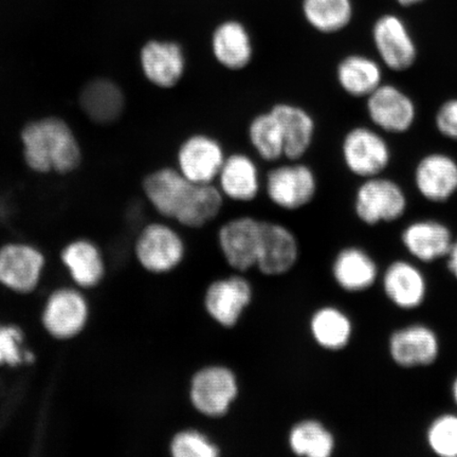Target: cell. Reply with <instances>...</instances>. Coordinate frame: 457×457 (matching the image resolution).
I'll list each match as a JSON object with an SVG mask.
<instances>
[{
	"label": "cell",
	"instance_id": "1",
	"mask_svg": "<svg viewBox=\"0 0 457 457\" xmlns=\"http://www.w3.org/2000/svg\"><path fill=\"white\" fill-rule=\"evenodd\" d=\"M21 139L26 164L37 173L68 174L81 163L77 137L62 119L49 117L28 123Z\"/></svg>",
	"mask_w": 457,
	"mask_h": 457
},
{
	"label": "cell",
	"instance_id": "2",
	"mask_svg": "<svg viewBox=\"0 0 457 457\" xmlns=\"http://www.w3.org/2000/svg\"><path fill=\"white\" fill-rule=\"evenodd\" d=\"M142 190L162 219L185 228L190 224L198 207L200 186L192 184L175 167L152 170L143 179Z\"/></svg>",
	"mask_w": 457,
	"mask_h": 457
},
{
	"label": "cell",
	"instance_id": "3",
	"mask_svg": "<svg viewBox=\"0 0 457 457\" xmlns=\"http://www.w3.org/2000/svg\"><path fill=\"white\" fill-rule=\"evenodd\" d=\"M318 179L302 160L273 165L262 179V192L278 209L298 211L310 204L318 193Z\"/></svg>",
	"mask_w": 457,
	"mask_h": 457
},
{
	"label": "cell",
	"instance_id": "4",
	"mask_svg": "<svg viewBox=\"0 0 457 457\" xmlns=\"http://www.w3.org/2000/svg\"><path fill=\"white\" fill-rule=\"evenodd\" d=\"M238 392V381L231 369L209 365L193 375L188 396L198 413L220 419L228 412Z\"/></svg>",
	"mask_w": 457,
	"mask_h": 457
},
{
	"label": "cell",
	"instance_id": "5",
	"mask_svg": "<svg viewBox=\"0 0 457 457\" xmlns=\"http://www.w3.org/2000/svg\"><path fill=\"white\" fill-rule=\"evenodd\" d=\"M227 154L221 142L212 135L194 133L177 148L174 167L195 185L215 184Z\"/></svg>",
	"mask_w": 457,
	"mask_h": 457
},
{
	"label": "cell",
	"instance_id": "6",
	"mask_svg": "<svg viewBox=\"0 0 457 457\" xmlns=\"http://www.w3.org/2000/svg\"><path fill=\"white\" fill-rule=\"evenodd\" d=\"M136 255L147 271L167 273L184 261L186 244L180 233L168 222H152L142 228L137 238Z\"/></svg>",
	"mask_w": 457,
	"mask_h": 457
},
{
	"label": "cell",
	"instance_id": "7",
	"mask_svg": "<svg viewBox=\"0 0 457 457\" xmlns=\"http://www.w3.org/2000/svg\"><path fill=\"white\" fill-rule=\"evenodd\" d=\"M353 205L360 220L375 226L400 219L408 208V199L395 181L376 176L360 185Z\"/></svg>",
	"mask_w": 457,
	"mask_h": 457
},
{
	"label": "cell",
	"instance_id": "8",
	"mask_svg": "<svg viewBox=\"0 0 457 457\" xmlns=\"http://www.w3.org/2000/svg\"><path fill=\"white\" fill-rule=\"evenodd\" d=\"M343 162L352 174L368 179L380 176L391 162V148L376 130L357 127L342 140Z\"/></svg>",
	"mask_w": 457,
	"mask_h": 457
},
{
	"label": "cell",
	"instance_id": "9",
	"mask_svg": "<svg viewBox=\"0 0 457 457\" xmlns=\"http://www.w3.org/2000/svg\"><path fill=\"white\" fill-rule=\"evenodd\" d=\"M139 65L148 83L159 89L170 90L185 79L187 57L179 43L152 39L140 49Z\"/></svg>",
	"mask_w": 457,
	"mask_h": 457
},
{
	"label": "cell",
	"instance_id": "10",
	"mask_svg": "<svg viewBox=\"0 0 457 457\" xmlns=\"http://www.w3.org/2000/svg\"><path fill=\"white\" fill-rule=\"evenodd\" d=\"M261 228L262 220L249 215L236 217L220 228V248L233 270L245 272L256 267Z\"/></svg>",
	"mask_w": 457,
	"mask_h": 457
},
{
	"label": "cell",
	"instance_id": "11",
	"mask_svg": "<svg viewBox=\"0 0 457 457\" xmlns=\"http://www.w3.org/2000/svg\"><path fill=\"white\" fill-rule=\"evenodd\" d=\"M371 123L391 134H403L416 121V105L409 95L391 84H381L367 98Z\"/></svg>",
	"mask_w": 457,
	"mask_h": 457
},
{
	"label": "cell",
	"instance_id": "12",
	"mask_svg": "<svg viewBox=\"0 0 457 457\" xmlns=\"http://www.w3.org/2000/svg\"><path fill=\"white\" fill-rule=\"evenodd\" d=\"M295 233L279 222L262 220L261 243L256 268L268 277H278L293 270L299 259Z\"/></svg>",
	"mask_w": 457,
	"mask_h": 457
},
{
	"label": "cell",
	"instance_id": "13",
	"mask_svg": "<svg viewBox=\"0 0 457 457\" xmlns=\"http://www.w3.org/2000/svg\"><path fill=\"white\" fill-rule=\"evenodd\" d=\"M253 296V287L243 277L217 279L205 291V312L217 324L231 328L241 320Z\"/></svg>",
	"mask_w": 457,
	"mask_h": 457
},
{
	"label": "cell",
	"instance_id": "14",
	"mask_svg": "<svg viewBox=\"0 0 457 457\" xmlns=\"http://www.w3.org/2000/svg\"><path fill=\"white\" fill-rule=\"evenodd\" d=\"M441 343L432 328L422 324L397 329L388 340V352L394 362L404 369L427 367L436 361Z\"/></svg>",
	"mask_w": 457,
	"mask_h": 457
},
{
	"label": "cell",
	"instance_id": "15",
	"mask_svg": "<svg viewBox=\"0 0 457 457\" xmlns=\"http://www.w3.org/2000/svg\"><path fill=\"white\" fill-rule=\"evenodd\" d=\"M262 179L255 159L248 154L236 152L227 155L215 185L225 199L245 204L260 196Z\"/></svg>",
	"mask_w": 457,
	"mask_h": 457
},
{
	"label": "cell",
	"instance_id": "16",
	"mask_svg": "<svg viewBox=\"0 0 457 457\" xmlns=\"http://www.w3.org/2000/svg\"><path fill=\"white\" fill-rule=\"evenodd\" d=\"M373 38L377 53L388 70L405 71L415 64L416 45L397 16H382L374 26Z\"/></svg>",
	"mask_w": 457,
	"mask_h": 457
},
{
	"label": "cell",
	"instance_id": "17",
	"mask_svg": "<svg viewBox=\"0 0 457 457\" xmlns=\"http://www.w3.org/2000/svg\"><path fill=\"white\" fill-rule=\"evenodd\" d=\"M414 182L431 203H445L457 193V162L444 153L428 154L417 163Z\"/></svg>",
	"mask_w": 457,
	"mask_h": 457
},
{
	"label": "cell",
	"instance_id": "18",
	"mask_svg": "<svg viewBox=\"0 0 457 457\" xmlns=\"http://www.w3.org/2000/svg\"><path fill=\"white\" fill-rule=\"evenodd\" d=\"M270 111L281 125L285 159L303 160L313 145L316 120L306 108L289 102H278Z\"/></svg>",
	"mask_w": 457,
	"mask_h": 457
},
{
	"label": "cell",
	"instance_id": "19",
	"mask_svg": "<svg viewBox=\"0 0 457 457\" xmlns=\"http://www.w3.org/2000/svg\"><path fill=\"white\" fill-rule=\"evenodd\" d=\"M211 53L220 67L242 71L253 61L254 47L250 33L241 22L228 21L217 27L211 38Z\"/></svg>",
	"mask_w": 457,
	"mask_h": 457
},
{
	"label": "cell",
	"instance_id": "20",
	"mask_svg": "<svg viewBox=\"0 0 457 457\" xmlns=\"http://www.w3.org/2000/svg\"><path fill=\"white\" fill-rule=\"evenodd\" d=\"M43 265V255L30 245H5L0 250V282L11 289L28 293L36 287Z\"/></svg>",
	"mask_w": 457,
	"mask_h": 457
},
{
	"label": "cell",
	"instance_id": "21",
	"mask_svg": "<svg viewBox=\"0 0 457 457\" xmlns=\"http://www.w3.org/2000/svg\"><path fill=\"white\" fill-rule=\"evenodd\" d=\"M386 298L403 311L415 310L425 302L427 281L419 267L407 261H395L382 277Z\"/></svg>",
	"mask_w": 457,
	"mask_h": 457
},
{
	"label": "cell",
	"instance_id": "22",
	"mask_svg": "<svg viewBox=\"0 0 457 457\" xmlns=\"http://www.w3.org/2000/svg\"><path fill=\"white\" fill-rule=\"evenodd\" d=\"M402 241L414 259L424 262L447 256L453 244L450 228L443 222L433 220H417L405 227Z\"/></svg>",
	"mask_w": 457,
	"mask_h": 457
},
{
	"label": "cell",
	"instance_id": "23",
	"mask_svg": "<svg viewBox=\"0 0 457 457\" xmlns=\"http://www.w3.org/2000/svg\"><path fill=\"white\" fill-rule=\"evenodd\" d=\"M87 306L81 295L72 290H60L51 295L44 312V324L51 335L66 339L84 328Z\"/></svg>",
	"mask_w": 457,
	"mask_h": 457
},
{
	"label": "cell",
	"instance_id": "24",
	"mask_svg": "<svg viewBox=\"0 0 457 457\" xmlns=\"http://www.w3.org/2000/svg\"><path fill=\"white\" fill-rule=\"evenodd\" d=\"M378 273L373 257L357 247L341 250L334 261L335 281L348 293H360L370 288L378 278Z\"/></svg>",
	"mask_w": 457,
	"mask_h": 457
},
{
	"label": "cell",
	"instance_id": "25",
	"mask_svg": "<svg viewBox=\"0 0 457 457\" xmlns=\"http://www.w3.org/2000/svg\"><path fill=\"white\" fill-rule=\"evenodd\" d=\"M79 104L90 120L99 124H111L122 116L125 96L120 86L107 79H98L85 86Z\"/></svg>",
	"mask_w": 457,
	"mask_h": 457
},
{
	"label": "cell",
	"instance_id": "26",
	"mask_svg": "<svg viewBox=\"0 0 457 457\" xmlns=\"http://www.w3.org/2000/svg\"><path fill=\"white\" fill-rule=\"evenodd\" d=\"M336 79L341 89L353 98H368L382 84L378 62L362 54H351L339 62Z\"/></svg>",
	"mask_w": 457,
	"mask_h": 457
},
{
	"label": "cell",
	"instance_id": "27",
	"mask_svg": "<svg viewBox=\"0 0 457 457\" xmlns=\"http://www.w3.org/2000/svg\"><path fill=\"white\" fill-rule=\"evenodd\" d=\"M247 137L251 148L262 162L278 163L285 159L281 125L270 108L250 120Z\"/></svg>",
	"mask_w": 457,
	"mask_h": 457
},
{
	"label": "cell",
	"instance_id": "28",
	"mask_svg": "<svg viewBox=\"0 0 457 457\" xmlns=\"http://www.w3.org/2000/svg\"><path fill=\"white\" fill-rule=\"evenodd\" d=\"M350 317L339 308L325 306L312 314L311 331L317 345L328 351H340L350 343L353 336Z\"/></svg>",
	"mask_w": 457,
	"mask_h": 457
},
{
	"label": "cell",
	"instance_id": "29",
	"mask_svg": "<svg viewBox=\"0 0 457 457\" xmlns=\"http://www.w3.org/2000/svg\"><path fill=\"white\" fill-rule=\"evenodd\" d=\"M289 448L295 455L329 457L336 449L334 434L321 421L304 420L291 428Z\"/></svg>",
	"mask_w": 457,
	"mask_h": 457
},
{
	"label": "cell",
	"instance_id": "30",
	"mask_svg": "<svg viewBox=\"0 0 457 457\" xmlns=\"http://www.w3.org/2000/svg\"><path fill=\"white\" fill-rule=\"evenodd\" d=\"M62 261L70 268L74 281L84 287L98 284L104 271L99 250L87 241L67 245L62 253Z\"/></svg>",
	"mask_w": 457,
	"mask_h": 457
},
{
	"label": "cell",
	"instance_id": "31",
	"mask_svg": "<svg viewBox=\"0 0 457 457\" xmlns=\"http://www.w3.org/2000/svg\"><path fill=\"white\" fill-rule=\"evenodd\" d=\"M305 19L312 28L322 33H336L352 20L351 0H304Z\"/></svg>",
	"mask_w": 457,
	"mask_h": 457
},
{
	"label": "cell",
	"instance_id": "32",
	"mask_svg": "<svg viewBox=\"0 0 457 457\" xmlns=\"http://www.w3.org/2000/svg\"><path fill=\"white\" fill-rule=\"evenodd\" d=\"M426 439L428 449L441 457H457V414L439 415L428 426Z\"/></svg>",
	"mask_w": 457,
	"mask_h": 457
},
{
	"label": "cell",
	"instance_id": "33",
	"mask_svg": "<svg viewBox=\"0 0 457 457\" xmlns=\"http://www.w3.org/2000/svg\"><path fill=\"white\" fill-rule=\"evenodd\" d=\"M170 453L174 457H217L220 450L204 433L187 428L171 438Z\"/></svg>",
	"mask_w": 457,
	"mask_h": 457
},
{
	"label": "cell",
	"instance_id": "34",
	"mask_svg": "<svg viewBox=\"0 0 457 457\" xmlns=\"http://www.w3.org/2000/svg\"><path fill=\"white\" fill-rule=\"evenodd\" d=\"M21 331L15 328H0V364L15 365L21 362Z\"/></svg>",
	"mask_w": 457,
	"mask_h": 457
},
{
	"label": "cell",
	"instance_id": "35",
	"mask_svg": "<svg viewBox=\"0 0 457 457\" xmlns=\"http://www.w3.org/2000/svg\"><path fill=\"white\" fill-rule=\"evenodd\" d=\"M436 125L439 134L457 141V99L445 101L438 108Z\"/></svg>",
	"mask_w": 457,
	"mask_h": 457
},
{
	"label": "cell",
	"instance_id": "36",
	"mask_svg": "<svg viewBox=\"0 0 457 457\" xmlns=\"http://www.w3.org/2000/svg\"><path fill=\"white\" fill-rule=\"evenodd\" d=\"M447 267L448 270L457 279V241H453V245L447 254Z\"/></svg>",
	"mask_w": 457,
	"mask_h": 457
},
{
	"label": "cell",
	"instance_id": "37",
	"mask_svg": "<svg viewBox=\"0 0 457 457\" xmlns=\"http://www.w3.org/2000/svg\"><path fill=\"white\" fill-rule=\"evenodd\" d=\"M451 394H453V402L457 407V376L453 380V387H451Z\"/></svg>",
	"mask_w": 457,
	"mask_h": 457
},
{
	"label": "cell",
	"instance_id": "38",
	"mask_svg": "<svg viewBox=\"0 0 457 457\" xmlns=\"http://www.w3.org/2000/svg\"><path fill=\"white\" fill-rule=\"evenodd\" d=\"M398 2L403 5H412L421 2V0H398Z\"/></svg>",
	"mask_w": 457,
	"mask_h": 457
}]
</instances>
